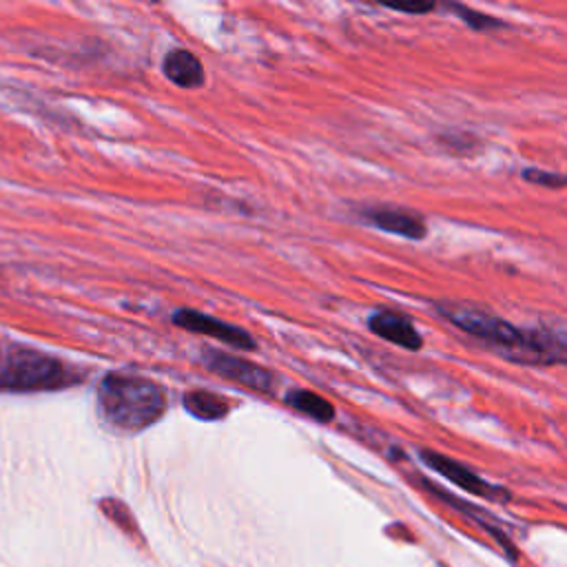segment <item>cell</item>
<instances>
[{
    "label": "cell",
    "instance_id": "1",
    "mask_svg": "<svg viewBox=\"0 0 567 567\" xmlns=\"http://www.w3.org/2000/svg\"><path fill=\"white\" fill-rule=\"evenodd\" d=\"M97 408L106 423L117 430H142L166 410L162 388L144 377L109 374L97 388Z\"/></svg>",
    "mask_w": 567,
    "mask_h": 567
},
{
    "label": "cell",
    "instance_id": "2",
    "mask_svg": "<svg viewBox=\"0 0 567 567\" xmlns=\"http://www.w3.org/2000/svg\"><path fill=\"white\" fill-rule=\"evenodd\" d=\"M436 312L445 321L461 328L463 332L487 343L494 352H498L505 359H509L523 341V328L481 308L463 303H436Z\"/></svg>",
    "mask_w": 567,
    "mask_h": 567
},
{
    "label": "cell",
    "instance_id": "3",
    "mask_svg": "<svg viewBox=\"0 0 567 567\" xmlns=\"http://www.w3.org/2000/svg\"><path fill=\"white\" fill-rule=\"evenodd\" d=\"M73 381L78 377L64 363L40 352H16L0 368V390H55Z\"/></svg>",
    "mask_w": 567,
    "mask_h": 567
},
{
    "label": "cell",
    "instance_id": "4",
    "mask_svg": "<svg viewBox=\"0 0 567 567\" xmlns=\"http://www.w3.org/2000/svg\"><path fill=\"white\" fill-rule=\"evenodd\" d=\"M509 361L525 365H567V321L523 328V341Z\"/></svg>",
    "mask_w": 567,
    "mask_h": 567
},
{
    "label": "cell",
    "instance_id": "5",
    "mask_svg": "<svg viewBox=\"0 0 567 567\" xmlns=\"http://www.w3.org/2000/svg\"><path fill=\"white\" fill-rule=\"evenodd\" d=\"M204 363L215 374H219L224 379H230L239 385H246L250 390H257V392H268L275 385V379L268 370H264V368H259V365H255L246 359H239V357H230V354H221V352L210 350V352H206Z\"/></svg>",
    "mask_w": 567,
    "mask_h": 567
},
{
    "label": "cell",
    "instance_id": "6",
    "mask_svg": "<svg viewBox=\"0 0 567 567\" xmlns=\"http://www.w3.org/2000/svg\"><path fill=\"white\" fill-rule=\"evenodd\" d=\"M421 458L439 474H443L445 478H450L454 485H458L461 489L470 492V494H476V496H485V498H501V496H507L501 487L496 485H489L487 481H483L478 474H474L467 465L445 456V454H439V452H432V450H421Z\"/></svg>",
    "mask_w": 567,
    "mask_h": 567
},
{
    "label": "cell",
    "instance_id": "7",
    "mask_svg": "<svg viewBox=\"0 0 567 567\" xmlns=\"http://www.w3.org/2000/svg\"><path fill=\"white\" fill-rule=\"evenodd\" d=\"M173 323L179 326V328H186V330H193V332H202V334H208L213 339H219L233 348H239V350H252L255 348V341L250 339V334L233 323H226V321H219L215 317H208V315H202V312H195V310H177L173 315Z\"/></svg>",
    "mask_w": 567,
    "mask_h": 567
},
{
    "label": "cell",
    "instance_id": "8",
    "mask_svg": "<svg viewBox=\"0 0 567 567\" xmlns=\"http://www.w3.org/2000/svg\"><path fill=\"white\" fill-rule=\"evenodd\" d=\"M368 328L377 337H381V339H385V341H390L394 346H401L405 350H414L416 352L423 346V339H421L419 330L414 328V323L408 317H403V315H399L394 310H377V312H372L368 317Z\"/></svg>",
    "mask_w": 567,
    "mask_h": 567
},
{
    "label": "cell",
    "instance_id": "9",
    "mask_svg": "<svg viewBox=\"0 0 567 567\" xmlns=\"http://www.w3.org/2000/svg\"><path fill=\"white\" fill-rule=\"evenodd\" d=\"M368 221H372L377 228L408 237V239H423L427 235V226L421 215L403 208H370L365 210Z\"/></svg>",
    "mask_w": 567,
    "mask_h": 567
},
{
    "label": "cell",
    "instance_id": "10",
    "mask_svg": "<svg viewBox=\"0 0 567 567\" xmlns=\"http://www.w3.org/2000/svg\"><path fill=\"white\" fill-rule=\"evenodd\" d=\"M162 69H164V75L182 89H197L204 84V69L199 60L186 49H173L164 58Z\"/></svg>",
    "mask_w": 567,
    "mask_h": 567
},
{
    "label": "cell",
    "instance_id": "11",
    "mask_svg": "<svg viewBox=\"0 0 567 567\" xmlns=\"http://www.w3.org/2000/svg\"><path fill=\"white\" fill-rule=\"evenodd\" d=\"M288 405L295 408L297 412L315 419V421H321V423H328L334 419V408L330 401H326L323 396L310 392V390H292L288 396H286Z\"/></svg>",
    "mask_w": 567,
    "mask_h": 567
},
{
    "label": "cell",
    "instance_id": "12",
    "mask_svg": "<svg viewBox=\"0 0 567 567\" xmlns=\"http://www.w3.org/2000/svg\"><path fill=\"white\" fill-rule=\"evenodd\" d=\"M184 408L197 416V419H204V421H215V419H221L228 414V403L213 394V392H204V390H193L184 396Z\"/></svg>",
    "mask_w": 567,
    "mask_h": 567
},
{
    "label": "cell",
    "instance_id": "13",
    "mask_svg": "<svg viewBox=\"0 0 567 567\" xmlns=\"http://www.w3.org/2000/svg\"><path fill=\"white\" fill-rule=\"evenodd\" d=\"M450 11H454L467 27L476 29V31H487V29H498V27H505L498 18L494 16H487V13H481V11H474L465 4H454V2H447L445 4Z\"/></svg>",
    "mask_w": 567,
    "mask_h": 567
},
{
    "label": "cell",
    "instance_id": "14",
    "mask_svg": "<svg viewBox=\"0 0 567 567\" xmlns=\"http://www.w3.org/2000/svg\"><path fill=\"white\" fill-rule=\"evenodd\" d=\"M523 179L538 184V186H547V188H565L567 186V175L549 173V171H540V168H525Z\"/></svg>",
    "mask_w": 567,
    "mask_h": 567
},
{
    "label": "cell",
    "instance_id": "15",
    "mask_svg": "<svg viewBox=\"0 0 567 567\" xmlns=\"http://www.w3.org/2000/svg\"><path fill=\"white\" fill-rule=\"evenodd\" d=\"M388 7L394 11H403V13H425V11L434 9L432 2H427V4H388Z\"/></svg>",
    "mask_w": 567,
    "mask_h": 567
}]
</instances>
